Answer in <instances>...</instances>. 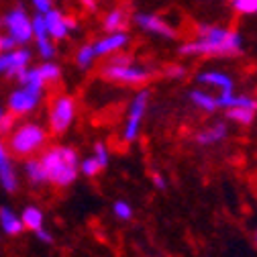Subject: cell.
<instances>
[{
    "mask_svg": "<svg viewBox=\"0 0 257 257\" xmlns=\"http://www.w3.org/2000/svg\"><path fill=\"white\" fill-rule=\"evenodd\" d=\"M96 59H98V53H96V47H94V41H88L84 45L78 47L76 55H74V63L80 68V70H88L92 68Z\"/></svg>",
    "mask_w": 257,
    "mask_h": 257,
    "instance_id": "cell-19",
    "label": "cell"
},
{
    "mask_svg": "<svg viewBox=\"0 0 257 257\" xmlns=\"http://www.w3.org/2000/svg\"><path fill=\"white\" fill-rule=\"evenodd\" d=\"M5 112H7L5 108H0V120H3V116H5Z\"/></svg>",
    "mask_w": 257,
    "mask_h": 257,
    "instance_id": "cell-37",
    "label": "cell"
},
{
    "mask_svg": "<svg viewBox=\"0 0 257 257\" xmlns=\"http://www.w3.org/2000/svg\"><path fill=\"white\" fill-rule=\"evenodd\" d=\"M43 90H35V88H29V86H23L19 84V88H15L11 94H9V100H7V110L17 114V116H29L33 114L41 100H43Z\"/></svg>",
    "mask_w": 257,
    "mask_h": 257,
    "instance_id": "cell-7",
    "label": "cell"
},
{
    "mask_svg": "<svg viewBox=\"0 0 257 257\" xmlns=\"http://www.w3.org/2000/svg\"><path fill=\"white\" fill-rule=\"evenodd\" d=\"M114 214L118 216V218H122V220H128L133 216V210H131V206H128L126 202H114Z\"/></svg>",
    "mask_w": 257,
    "mask_h": 257,
    "instance_id": "cell-31",
    "label": "cell"
},
{
    "mask_svg": "<svg viewBox=\"0 0 257 257\" xmlns=\"http://www.w3.org/2000/svg\"><path fill=\"white\" fill-rule=\"evenodd\" d=\"M21 220H23V224H25V229H29V231H39V229H43V220H45V216H43V212L37 208V206H25V210H23V214H21Z\"/></svg>",
    "mask_w": 257,
    "mask_h": 257,
    "instance_id": "cell-21",
    "label": "cell"
},
{
    "mask_svg": "<svg viewBox=\"0 0 257 257\" xmlns=\"http://www.w3.org/2000/svg\"><path fill=\"white\" fill-rule=\"evenodd\" d=\"M35 235H37V239H39V241H43V243H53V237H51V233H49V231H45V229H39V231H35Z\"/></svg>",
    "mask_w": 257,
    "mask_h": 257,
    "instance_id": "cell-34",
    "label": "cell"
},
{
    "mask_svg": "<svg viewBox=\"0 0 257 257\" xmlns=\"http://www.w3.org/2000/svg\"><path fill=\"white\" fill-rule=\"evenodd\" d=\"M231 7L237 15H243V17L257 15V0H231Z\"/></svg>",
    "mask_w": 257,
    "mask_h": 257,
    "instance_id": "cell-25",
    "label": "cell"
},
{
    "mask_svg": "<svg viewBox=\"0 0 257 257\" xmlns=\"http://www.w3.org/2000/svg\"><path fill=\"white\" fill-rule=\"evenodd\" d=\"M255 112L257 110H251V108H227V116L239 124H251L255 118Z\"/></svg>",
    "mask_w": 257,
    "mask_h": 257,
    "instance_id": "cell-24",
    "label": "cell"
},
{
    "mask_svg": "<svg viewBox=\"0 0 257 257\" xmlns=\"http://www.w3.org/2000/svg\"><path fill=\"white\" fill-rule=\"evenodd\" d=\"M39 159L47 172L49 184H53L57 188H68L76 182L80 164H78V153L72 147H66V145L45 147L41 151Z\"/></svg>",
    "mask_w": 257,
    "mask_h": 257,
    "instance_id": "cell-2",
    "label": "cell"
},
{
    "mask_svg": "<svg viewBox=\"0 0 257 257\" xmlns=\"http://www.w3.org/2000/svg\"><path fill=\"white\" fill-rule=\"evenodd\" d=\"M241 49L243 39L233 27L200 23L194 27V37L180 47V53L188 57H233Z\"/></svg>",
    "mask_w": 257,
    "mask_h": 257,
    "instance_id": "cell-1",
    "label": "cell"
},
{
    "mask_svg": "<svg viewBox=\"0 0 257 257\" xmlns=\"http://www.w3.org/2000/svg\"><path fill=\"white\" fill-rule=\"evenodd\" d=\"M3 31L9 33L19 45L33 43V15L23 5L11 7L3 17Z\"/></svg>",
    "mask_w": 257,
    "mask_h": 257,
    "instance_id": "cell-5",
    "label": "cell"
},
{
    "mask_svg": "<svg viewBox=\"0 0 257 257\" xmlns=\"http://www.w3.org/2000/svg\"><path fill=\"white\" fill-rule=\"evenodd\" d=\"M0 229H3L5 235H9V237H19L25 231V224H23L21 216L13 212V208L0 206Z\"/></svg>",
    "mask_w": 257,
    "mask_h": 257,
    "instance_id": "cell-16",
    "label": "cell"
},
{
    "mask_svg": "<svg viewBox=\"0 0 257 257\" xmlns=\"http://www.w3.org/2000/svg\"><path fill=\"white\" fill-rule=\"evenodd\" d=\"M17 114H13V112H5V116H3V120H0V137H7L13 128H15V124H17Z\"/></svg>",
    "mask_w": 257,
    "mask_h": 257,
    "instance_id": "cell-27",
    "label": "cell"
},
{
    "mask_svg": "<svg viewBox=\"0 0 257 257\" xmlns=\"http://www.w3.org/2000/svg\"><path fill=\"white\" fill-rule=\"evenodd\" d=\"M49 141V128H45L37 120H25L15 124V128L7 135V147L11 155L29 159L41 153Z\"/></svg>",
    "mask_w": 257,
    "mask_h": 257,
    "instance_id": "cell-3",
    "label": "cell"
},
{
    "mask_svg": "<svg viewBox=\"0 0 257 257\" xmlns=\"http://www.w3.org/2000/svg\"><path fill=\"white\" fill-rule=\"evenodd\" d=\"M190 100L204 112H214V110L220 108L218 106V98L212 96V94H208L206 90H192L190 92Z\"/></svg>",
    "mask_w": 257,
    "mask_h": 257,
    "instance_id": "cell-20",
    "label": "cell"
},
{
    "mask_svg": "<svg viewBox=\"0 0 257 257\" xmlns=\"http://www.w3.org/2000/svg\"><path fill=\"white\" fill-rule=\"evenodd\" d=\"M23 172H25V178L29 180V184H33V186H45L49 184L47 180V172L41 164V159H33V157H29L25 166H23Z\"/></svg>",
    "mask_w": 257,
    "mask_h": 257,
    "instance_id": "cell-17",
    "label": "cell"
},
{
    "mask_svg": "<svg viewBox=\"0 0 257 257\" xmlns=\"http://www.w3.org/2000/svg\"><path fill=\"white\" fill-rule=\"evenodd\" d=\"M76 118V100L68 94H57L49 104V133L63 135Z\"/></svg>",
    "mask_w": 257,
    "mask_h": 257,
    "instance_id": "cell-6",
    "label": "cell"
},
{
    "mask_svg": "<svg viewBox=\"0 0 257 257\" xmlns=\"http://www.w3.org/2000/svg\"><path fill=\"white\" fill-rule=\"evenodd\" d=\"M133 25L137 29H141L143 33L153 35V37H162V39H176L178 37V29L164 19L162 15H155V13H135L133 15Z\"/></svg>",
    "mask_w": 257,
    "mask_h": 257,
    "instance_id": "cell-8",
    "label": "cell"
},
{
    "mask_svg": "<svg viewBox=\"0 0 257 257\" xmlns=\"http://www.w3.org/2000/svg\"><path fill=\"white\" fill-rule=\"evenodd\" d=\"M128 43H131V37L126 31H112V33H104L100 39H96L94 47L98 57H110L118 51H124Z\"/></svg>",
    "mask_w": 257,
    "mask_h": 257,
    "instance_id": "cell-12",
    "label": "cell"
},
{
    "mask_svg": "<svg viewBox=\"0 0 257 257\" xmlns=\"http://www.w3.org/2000/svg\"><path fill=\"white\" fill-rule=\"evenodd\" d=\"M147 106H149V92L147 90H141L137 92V96L133 98L131 106H128V114H126V124H124V133H122V139L126 143H133L139 135V126H141V120L147 112Z\"/></svg>",
    "mask_w": 257,
    "mask_h": 257,
    "instance_id": "cell-11",
    "label": "cell"
},
{
    "mask_svg": "<svg viewBox=\"0 0 257 257\" xmlns=\"http://www.w3.org/2000/svg\"><path fill=\"white\" fill-rule=\"evenodd\" d=\"M255 243H257V233H255Z\"/></svg>",
    "mask_w": 257,
    "mask_h": 257,
    "instance_id": "cell-39",
    "label": "cell"
},
{
    "mask_svg": "<svg viewBox=\"0 0 257 257\" xmlns=\"http://www.w3.org/2000/svg\"><path fill=\"white\" fill-rule=\"evenodd\" d=\"M133 23V15L126 7H112L104 13L102 17V29L104 33H112V31H126L128 25Z\"/></svg>",
    "mask_w": 257,
    "mask_h": 257,
    "instance_id": "cell-13",
    "label": "cell"
},
{
    "mask_svg": "<svg viewBox=\"0 0 257 257\" xmlns=\"http://www.w3.org/2000/svg\"><path fill=\"white\" fill-rule=\"evenodd\" d=\"M37 68H39V74H41V78L45 80V84H47V86H49V84H57V82H59V78H61V66H59V63H55L53 59L41 61Z\"/></svg>",
    "mask_w": 257,
    "mask_h": 257,
    "instance_id": "cell-23",
    "label": "cell"
},
{
    "mask_svg": "<svg viewBox=\"0 0 257 257\" xmlns=\"http://www.w3.org/2000/svg\"><path fill=\"white\" fill-rule=\"evenodd\" d=\"M196 80L208 88H216L218 92H229L233 90V80L229 74L224 72H216V70H208V72H202L196 76Z\"/></svg>",
    "mask_w": 257,
    "mask_h": 257,
    "instance_id": "cell-15",
    "label": "cell"
},
{
    "mask_svg": "<svg viewBox=\"0 0 257 257\" xmlns=\"http://www.w3.org/2000/svg\"><path fill=\"white\" fill-rule=\"evenodd\" d=\"M0 31H3V17H0Z\"/></svg>",
    "mask_w": 257,
    "mask_h": 257,
    "instance_id": "cell-38",
    "label": "cell"
},
{
    "mask_svg": "<svg viewBox=\"0 0 257 257\" xmlns=\"http://www.w3.org/2000/svg\"><path fill=\"white\" fill-rule=\"evenodd\" d=\"M29 5H31V9L35 11V15H45L55 7L53 0H29Z\"/></svg>",
    "mask_w": 257,
    "mask_h": 257,
    "instance_id": "cell-28",
    "label": "cell"
},
{
    "mask_svg": "<svg viewBox=\"0 0 257 257\" xmlns=\"http://www.w3.org/2000/svg\"><path fill=\"white\" fill-rule=\"evenodd\" d=\"M94 157L102 164V168L108 166V149H106L104 143H96V145H94Z\"/></svg>",
    "mask_w": 257,
    "mask_h": 257,
    "instance_id": "cell-30",
    "label": "cell"
},
{
    "mask_svg": "<svg viewBox=\"0 0 257 257\" xmlns=\"http://www.w3.org/2000/svg\"><path fill=\"white\" fill-rule=\"evenodd\" d=\"M153 184H155L159 190H164V188H166V180L159 176V174H153Z\"/></svg>",
    "mask_w": 257,
    "mask_h": 257,
    "instance_id": "cell-36",
    "label": "cell"
},
{
    "mask_svg": "<svg viewBox=\"0 0 257 257\" xmlns=\"http://www.w3.org/2000/svg\"><path fill=\"white\" fill-rule=\"evenodd\" d=\"M15 47H19V43H17L9 33H5V31H0V53L11 51V49H15Z\"/></svg>",
    "mask_w": 257,
    "mask_h": 257,
    "instance_id": "cell-29",
    "label": "cell"
},
{
    "mask_svg": "<svg viewBox=\"0 0 257 257\" xmlns=\"http://www.w3.org/2000/svg\"><path fill=\"white\" fill-rule=\"evenodd\" d=\"M0 186L5 188V192H11V194H15L19 190V174L11 162V157L0 164Z\"/></svg>",
    "mask_w": 257,
    "mask_h": 257,
    "instance_id": "cell-18",
    "label": "cell"
},
{
    "mask_svg": "<svg viewBox=\"0 0 257 257\" xmlns=\"http://www.w3.org/2000/svg\"><path fill=\"white\" fill-rule=\"evenodd\" d=\"M224 137H227V126H224L222 122H216V124L208 126L206 131L198 133V135H196V141H198L200 145H212V143L222 141Z\"/></svg>",
    "mask_w": 257,
    "mask_h": 257,
    "instance_id": "cell-22",
    "label": "cell"
},
{
    "mask_svg": "<svg viewBox=\"0 0 257 257\" xmlns=\"http://www.w3.org/2000/svg\"><path fill=\"white\" fill-rule=\"evenodd\" d=\"M74 3H80L84 9H88V11H94L96 9V0H74Z\"/></svg>",
    "mask_w": 257,
    "mask_h": 257,
    "instance_id": "cell-35",
    "label": "cell"
},
{
    "mask_svg": "<svg viewBox=\"0 0 257 257\" xmlns=\"http://www.w3.org/2000/svg\"><path fill=\"white\" fill-rule=\"evenodd\" d=\"M11 157V151L7 147V141H3V137H0V164L7 162V159Z\"/></svg>",
    "mask_w": 257,
    "mask_h": 257,
    "instance_id": "cell-33",
    "label": "cell"
},
{
    "mask_svg": "<svg viewBox=\"0 0 257 257\" xmlns=\"http://www.w3.org/2000/svg\"><path fill=\"white\" fill-rule=\"evenodd\" d=\"M100 170H104V168H102V164H100L94 155H92V157H86L84 162L80 164V172H82L86 178H94Z\"/></svg>",
    "mask_w": 257,
    "mask_h": 257,
    "instance_id": "cell-26",
    "label": "cell"
},
{
    "mask_svg": "<svg viewBox=\"0 0 257 257\" xmlns=\"http://www.w3.org/2000/svg\"><path fill=\"white\" fill-rule=\"evenodd\" d=\"M166 74H168L170 78H184V76H186V68H184V66H170V68L166 70Z\"/></svg>",
    "mask_w": 257,
    "mask_h": 257,
    "instance_id": "cell-32",
    "label": "cell"
},
{
    "mask_svg": "<svg viewBox=\"0 0 257 257\" xmlns=\"http://www.w3.org/2000/svg\"><path fill=\"white\" fill-rule=\"evenodd\" d=\"M100 76L108 82L122 84V86H143L151 80L153 72L145 66H137L135 59L131 61H106L100 68Z\"/></svg>",
    "mask_w": 257,
    "mask_h": 257,
    "instance_id": "cell-4",
    "label": "cell"
},
{
    "mask_svg": "<svg viewBox=\"0 0 257 257\" xmlns=\"http://www.w3.org/2000/svg\"><path fill=\"white\" fill-rule=\"evenodd\" d=\"M31 59H33V53L25 45L0 53V76H5L9 80H17L31 66Z\"/></svg>",
    "mask_w": 257,
    "mask_h": 257,
    "instance_id": "cell-9",
    "label": "cell"
},
{
    "mask_svg": "<svg viewBox=\"0 0 257 257\" xmlns=\"http://www.w3.org/2000/svg\"><path fill=\"white\" fill-rule=\"evenodd\" d=\"M218 106L222 108H251L257 110V98H251L247 94H235L233 90L229 92H220L218 96Z\"/></svg>",
    "mask_w": 257,
    "mask_h": 257,
    "instance_id": "cell-14",
    "label": "cell"
},
{
    "mask_svg": "<svg viewBox=\"0 0 257 257\" xmlns=\"http://www.w3.org/2000/svg\"><path fill=\"white\" fill-rule=\"evenodd\" d=\"M43 19H45L47 31H49V35H51L53 41H66L78 29V21H76L74 15L63 13V11L55 9V7L49 13H45Z\"/></svg>",
    "mask_w": 257,
    "mask_h": 257,
    "instance_id": "cell-10",
    "label": "cell"
}]
</instances>
